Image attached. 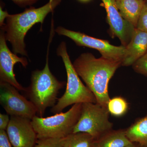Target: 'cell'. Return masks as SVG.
I'll list each match as a JSON object with an SVG mask.
<instances>
[{"label": "cell", "mask_w": 147, "mask_h": 147, "mask_svg": "<svg viewBox=\"0 0 147 147\" xmlns=\"http://www.w3.org/2000/svg\"><path fill=\"white\" fill-rule=\"evenodd\" d=\"M122 63L105 58H96L84 53L74 61L73 66L86 86L94 95L96 103L107 108L110 99L108 84Z\"/></svg>", "instance_id": "6da1fadb"}, {"label": "cell", "mask_w": 147, "mask_h": 147, "mask_svg": "<svg viewBox=\"0 0 147 147\" xmlns=\"http://www.w3.org/2000/svg\"><path fill=\"white\" fill-rule=\"evenodd\" d=\"M61 1L49 0L41 7L30 6L21 13L9 14L1 29L4 32L6 39L10 42L13 53L28 57L25 42L27 33L36 24H43L47 15L53 12Z\"/></svg>", "instance_id": "7a4b0ae2"}, {"label": "cell", "mask_w": 147, "mask_h": 147, "mask_svg": "<svg viewBox=\"0 0 147 147\" xmlns=\"http://www.w3.org/2000/svg\"><path fill=\"white\" fill-rule=\"evenodd\" d=\"M49 44L45 67L41 70L36 69L32 72L30 85L25 91L30 101L36 108L38 116L40 117H43L47 108L55 106L58 99L59 91L66 83L59 81L50 71L48 58Z\"/></svg>", "instance_id": "3957f363"}, {"label": "cell", "mask_w": 147, "mask_h": 147, "mask_svg": "<svg viewBox=\"0 0 147 147\" xmlns=\"http://www.w3.org/2000/svg\"><path fill=\"white\" fill-rule=\"evenodd\" d=\"M57 55L62 59L67 76L65 91L58 99L57 102L52 107L51 112L54 114L60 113L69 105L86 102L96 103L94 95L84 85L80 79L71 62L67 53L66 44L61 42L57 50Z\"/></svg>", "instance_id": "277c9868"}, {"label": "cell", "mask_w": 147, "mask_h": 147, "mask_svg": "<svg viewBox=\"0 0 147 147\" xmlns=\"http://www.w3.org/2000/svg\"><path fill=\"white\" fill-rule=\"evenodd\" d=\"M82 105L74 104L67 112L47 117L34 116L32 123L37 139L64 138L72 133L81 115Z\"/></svg>", "instance_id": "5b68a950"}, {"label": "cell", "mask_w": 147, "mask_h": 147, "mask_svg": "<svg viewBox=\"0 0 147 147\" xmlns=\"http://www.w3.org/2000/svg\"><path fill=\"white\" fill-rule=\"evenodd\" d=\"M110 115L107 108L96 102L82 103L81 115L72 133H88L97 140L113 129Z\"/></svg>", "instance_id": "8992f818"}, {"label": "cell", "mask_w": 147, "mask_h": 147, "mask_svg": "<svg viewBox=\"0 0 147 147\" xmlns=\"http://www.w3.org/2000/svg\"><path fill=\"white\" fill-rule=\"evenodd\" d=\"M55 32L59 35L70 38L78 46L97 50L102 57L121 63L123 61L126 52V47L123 45L115 46L110 44L108 40L93 37L80 32L66 29L63 27H58Z\"/></svg>", "instance_id": "52a82bcc"}, {"label": "cell", "mask_w": 147, "mask_h": 147, "mask_svg": "<svg viewBox=\"0 0 147 147\" xmlns=\"http://www.w3.org/2000/svg\"><path fill=\"white\" fill-rule=\"evenodd\" d=\"M0 103L7 115L32 119L37 110L32 102L6 82H0Z\"/></svg>", "instance_id": "ba28073f"}, {"label": "cell", "mask_w": 147, "mask_h": 147, "mask_svg": "<svg viewBox=\"0 0 147 147\" xmlns=\"http://www.w3.org/2000/svg\"><path fill=\"white\" fill-rule=\"evenodd\" d=\"M6 39L4 31L1 29L0 33V82H6L19 90H26L16 80L13 72V67L20 63L24 67L28 65V61L24 57H19L11 52L7 45Z\"/></svg>", "instance_id": "9c48e42d"}, {"label": "cell", "mask_w": 147, "mask_h": 147, "mask_svg": "<svg viewBox=\"0 0 147 147\" xmlns=\"http://www.w3.org/2000/svg\"><path fill=\"white\" fill-rule=\"evenodd\" d=\"M7 133L13 147H34L37 136L32 120L11 116Z\"/></svg>", "instance_id": "30bf717a"}, {"label": "cell", "mask_w": 147, "mask_h": 147, "mask_svg": "<svg viewBox=\"0 0 147 147\" xmlns=\"http://www.w3.org/2000/svg\"><path fill=\"white\" fill-rule=\"evenodd\" d=\"M107 13L111 36L117 37L122 45L126 47L129 43L135 27L121 15L116 5L115 0H101Z\"/></svg>", "instance_id": "8fae6325"}, {"label": "cell", "mask_w": 147, "mask_h": 147, "mask_svg": "<svg viewBox=\"0 0 147 147\" xmlns=\"http://www.w3.org/2000/svg\"><path fill=\"white\" fill-rule=\"evenodd\" d=\"M121 65H132L147 53V32L135 28L127 46Z\"/></svg>", "instance_id": "7c38bea8"}, {"label": "cell", "mask_w": 147, "mask_h": 147, "mask_svg": "<svg viewBox=\"0 0 147 147\" xmlns=\"http://www.w3.org/2000/svg\"><path fill=\"white\" fill-rule=\"evenodd\" d=\"M121 15L137 28L139 17L146 3L145 0H115Z\"/></svg>", "instance_id": "4fadbf2b"}, {"label": "cell", "mask_w": 147, "mask_h": 147, "mask_svg": "<svg viewBox=\"0 0 147 147\" xmlns=\"http://www.w3.org/2000/svg\"><path fill=\"white\" fill-rule=\"evenodd\" d=\"M131 143L125 129H113L96 140L95 147H126Z\"/></svg>", "instance_id": "5bb4252c"}, {"label": "cell", "mask_w": 147, "mask_h": 147, "mask_svg": "<svg viewBox=\"0 0 147 147\" xmlns=\"http://www.w3.org/2000/svg\"><path fill=\"white\" fill-rule=\"evenodd\" d=\"M127 136L131 142L147 147V113L137 120L125 129Z\"/></svg>", "instance_id": "9a60e30c"}, {"label": "cell", "mask_w": 147, "mask_h": 147, "mask_svg": "<svg viewBox=\"0 0 147 147\" xmlns=\"http://www.w3.org/2000/svg\"><path fill=\"white\" fill-rule=\"evenodd\" d=\"M96 140L84 132L71 133L63 138V147H95Z\"/></svg>", "instance_id": "2e32d148"}, {"label": "cell", "mask_w": 147, "mask_h": 147, "mask_svg": "<svg viewBox=\"0 0 147 147\" xmlns=\"http://www.w3.org/2000/svg\"><path fill=\"white\" fill-rule=\"evenodd\" d=\"M107 108L110 115L116 117H120L126 114L128 109V104L123 98L116 96L110 98Z\"/></svg>", "instance_id": "e0dca14e"}, {"label": "cell", "mask_w": 147, "mask_h": 147, "mask_svg": "<svg viewBox=\"0 0 147 147\" xmlns=\"http://www.w3.org/2000/svg\"><path fill=\"white\" fill-rule=\"evenodd\" d=\"M34 147H63V138L38 139Z\"/></svg>", "instance_id": "ac0fdd59"}, {"label": "cell", "mask_w": 147, "mask_h": 147, "mask_svg": "<svg viewBox=\"0 0 147 147\" xmlns=\"http://www.w3.org/2000/svg\"><path fill=\"white\" fill-rule=\"evenodd\" d=\"M132 67L137 73L147 76V53L132 65Z\"/></svg>", "instance_id": "d6986e66"}, {"label": "cell", "mask_w": 147, "mask_h": 147, "mask_svg": "<svg viewBox=\"0 0 147 147\" xmlns=\"http://www.w3.org/2000/svg\"><path fill=\"white\" fill-rule=\"evenodd\" d=\"M136 28L147 32V3H146L139 17Z\"/></svg>", "instance_id": "ffe728a7"}, {"label": "cell", "mask_w": 147, "mask_h": 147, "mask_svg": "<svg viewBox=\"0 0 147 147\" xmlns=\"http://www.w3.org/2000/svg\"><path fill=\"white\" fill-rule=\"evenodd\" d=\"M6 130H0V147H12Z\"/></svg>", "instance_id": "44dd1931"}, {"label": "cell", "mask_w": 147, "mask_h": 147, "mask_svg": "<svg viewBox=\"0 0 147 147\" xmlns=\"http://www.w3.org/2000/svg\"><path fill=\"white\" fill-rule=\"evenodd\" d=\"M10 119L8 115L0 114V130H6Z\"/></svg>", "instance_id": "7402d4cb"}, {"label": "cell", "mask_w": 147, "mask_h": 147, "mask_svg": "<svg viewBox=\"0 0 147 147\" xmlns=\"http://www.w3.org/2000/svg\"><path fill=\"white\" fill-rule=\"evenodd\" d=\"M14 3L21 7L33 5L39 0H11Z\"/></svg>", "instance_id": "603a6c76"}, {"label": "cell", "mask_w": 147, "mask_h": 147, "mask_svg": "<svg viewBox=\"0 0 147 147\" xmlns=\"http://www.w3.org/2000/svg\"><path fill=\"white\" fill-rule=\"evenodd\" d=\"M9 15L7 10H3L2 6H0V26L3 27L5 25V21Z\"/></svg>", "instance_id": "cb8c5ba5"}, {"label": "cell", "mask_w": 147, "mask_h": 147, "mask_svg": "<svg viewBox=\"0 0 147 147\" xmlns=\"http://www.w3.org/2000/svg\"><path fill=\"white\" fill-rule=\"evenodd\" d=\"M126 147H144L143 146H141V145L137 143H134L132 142L130 144L127 146Z\"/></svg>", "instance_id": "d4e9b609"}, {"label": "cell", "mask_w": 147, "mask_h": 147, "mask_svg": "<svg viewBox=\"0 0 147 147\" xmlns=\"http://www.w3.org/2000/svg\"><path fill=\"white\" fill-rule=\"evenodd\" d=\"M78 1L82 3H87L89 2L91 0H78Z\"/></svg>", "instance_id": "484cf974"}, {"label": "cell", "mask_w": 147, "mask_h": 147, "mask_svg": "<svg viewBox=\"0 0 147 147\" xmlns=\"http://www.w3.org/2000/svg\"><path fill=\"white\" fill-rule=\"evenodd\" d=\"M145 1H146V3H147V0H145Z\"/></svg>", "instance_id": "4316f807"}]
</instances>
